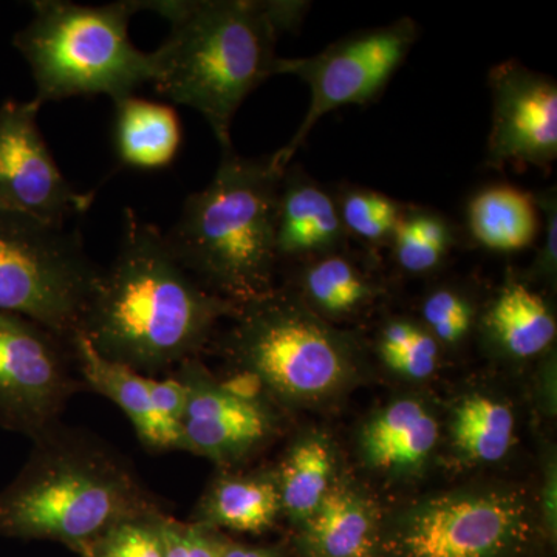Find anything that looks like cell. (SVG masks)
<instances>
[{"label":"cell","instance_id":"cell-20","mask_svg":"<svg viewBox=\"0 0 557 557\" xmlns=\"http://www.w3.org/2000/svg\"><path fill=\"white\" fill-rule=\"evenodd\" d=\"M468 226L474 240L491 251H522L541 234V211L534 196L525 190L487 186L469 201Z\"/></svg>","mask_w":557,"mask_h":557},{"label":"cell","instance_id":"cell-30","mask_svg":"<svg viewBox=\"0 0 557 557\" xmlns=\"http://www.w3.org/2000/svg\"><path fill=\"white\" fill-rule=\"evenodd\" d=\"M440 346L426 329L420 327L408 347L381 354L387 368L412 380H423L437 370Z\"/></svg>","mask_w":557,"mask_h":557},{"label":"cell","instance_id":"cell-26","mask_svg":"<svg viewBox=\"0 0 557 557\" xmlns=\"http://www.w3.org/2000/svg\"><path fill=\"white\" fill-rule=\"evenodd\" d=\"M335 200L350 239L373 247L391 244L405 205L376 190L358 186H344Z\"/></svg>","mask_w":557,"mask_h":557},{"label":"cell","instance_id":"cell-21","mask_svg":"<svg viewBox=\"0 0 557 557\" xmlns=\"http://www.w3.org/2000/svg\"><path fill=\"white\" fill-rule=\"evenodd\" d=\"M491 339L515 358H531L556 339V318L541 295L519 281H508L485 313Z\"/></svg>","mask_w":557,"mask_h":557},{"label":"cell","instance_id":"cell-22","mask_svg":"<svg viewBox=\"0 0 557 557\" xmlns=\"http://www.w3.org/2000/svg\"><path fill=\"white\" fill-rule=\"evenodd\" d=\"M299 271V295L296 298L325 318L354 317L379 295L375 284L344 251L330 252L304 260Z\"/></svg>","mask_w":557,"mask_h":557},{"label":"cell","instance_id":"cell-12","mask_svg":"<svg viewBox=\"0 0 557 557\" xmlns=\"http://www.w3.org/2000/svg\"><path fill=\"white\" fill-rule=\"evenodd\" d=\"M174 376L188 392L180 423L182 450L231 465L249 456L273 434L274 418L251 381L219 383L197 358L178 366Z\"/></svg>","mask_w":557,"mask_h":557},{"label":"cell","instance_id":"cell-24","mask_svg":"<svg viewBox=\"0 0 557 557\" xmlns=\"http://www.w3.org/2000/svg\"><path fill=\"white\" fill-rule=\"evenodd\" d=\"M515 424V416L504 403L485 395H469L454 417V442L469 460L493 463L511 448Z\"/></svg>","mask_w":557,"mask_h":557},{"label":"cell","instance_id":"cell-23","mask_svg":"<svg viewBox=\"0 0 557 557\" xmlns=\"http://www.w3.org/2000/svg\"><path fill=\"white\" fill-rule=\"evenodd\" d=\"M333 454L324 440H300L289 450L276 479L282 512L302 525L322 504L330 491Z\"/></svg>","mask_w":557,"mask_h":557},{"label":"cell","instance_id":"cell-10","mask_svg":"<svg viewBox=\"0 0 557 557\" xmlns=\"http://www.w3.org/2000/svg\"><path fill=\"white\" fill-rule=\"evenodd\" d=\"M72 362L69 343L0 311V428L33 440L57 426L79 387Z\"/></svg>","mask_w":557,"mask_h":557},{"label":"cell","instance_id":"cell-16","mask_svg":"<svg viewBox=\"0 0 557 557\" xmlns=\"http://www.w3.org/2000/svg\"><path fill=\"white\" fill-rule=\"evenodd\" d=\"M298 536L306 557H376L381 528L372 508L354 491L330 487Z\"/></svg>","mask_w":557,"mask_h":557},{"label":"cell","instance_id":"cell-9","mask_svg":"<svg viewBox=\"0 0 557 557\" xmlns=\"http://www.w3.org/2000/svg\"><path fill=\"white\" fill-rule=\"evenodd\" d=\"M418 38L417 22L401 17L384 27L341 39L313 57L277 58L274 76L293 75L302 79L310 89V104L293 138L271 156L274 166L278 171L287 170L322 116L344 106L375 101Z\"/></svg>","mask_w":557,"mask_h":557},{"label":"cell","instance_id":"cell-19","mask_svg":"<svg viewBox=\"0 0 557 557\" xmlns=\"http://www.w3.org/2000/svg\"><path fill=\"white\" fill-rule=\"evenodd\" d=\"M276 479L270 475H222L197 505L194 523L211 530L259 534L281 515Z\"/></svg>","mask_w":557,"mask_h":557},{"label":"cell","instance_id":"cell-33","mask_svg":"<svg viewBox=\"0 0 557 557\" xmlns=\"http://www.w3.org/2000/svg\"><path fill=\"white\" fill-rule=\"evenodd\" d=\"M544 523L547 528L549 541L556 544L557 518H556V465H549L547 480L544 486Z\"/></svg>","mask_w":557,"mask_h":557},{"label":"cell","instance_id":"cell-14","mask_svg":"<svg viewBox=\"0 0 557 557\" xmlns=\"http://www.w3.org/2000/svg\"><path fill=\"white\" fill-rule=\"evenodd\" d=\"M348 237L335 196L300 166H287L278 186L277 262H304L347 249Z\"/></svg>","mask_w":557,"mask_h":557},{"label":"cell","instance_id":"cell-4","mask_svg":"<svg viewBox=\"0 0 557 557\" xmlns=\"http://www.w3.org/2000/svg\"><path fill=\"white\" fill-rule=\"evenodd\" d=\"M278 171L271 156L222 150L211 183L190 194L166 236L172 255L219 298L242 307L273 292Z\"/></svg>","mask_w":557,"mask_h":557},{"label":"cell","instance_id":"cell-25","mask_svg":"<svg viewBox=\"0 0 557 557\" xmlns=\"http://www.w3.org/2000/svg\"><path fill=\"white\" fill-rule=\"evenodd\" d=\"M399 269L409 274L437 270L457 244L453 223L437 212L405 207L391 239Z\"/></svg>","mask_w":557,"mask_h":557},{"label":"cell","instance_id":"cell-29","mask_svg":"<svg viewBox=\"0 0 557 557\" xmlns=\"http://www.w3.org/2000/svg\"><path fill=\"white\" fill-rule=\"evenodd\" d=\"M164 557H220L223 537L199 523H183L163 515L160 519Z\"/></svg>","mask_w":557,"mask_h":557},{"label":"cell","instance_id":"cell-18","mask_svg":"<svg viewBox=\"0 0 557 557\" xmlns=\"http://www.w3.org/2000/svg\"><path fill=\"white\" fill-rule=\"evenodd\" d=\"M115 104V150L124 166L166 170L182 146V123L168 104L132 97Z\"/></svg>","mask_w":557,"mask_h":557},{"label":"cell","instance_id":"cell-31","mask_svg":"<svg viewBox=\"0 0 557 557\" xmlns=\"http://www.w3.org/2000/svg\"><path fill=\"white\" fill-rule=\"evenodd\" d=\"M542 219V245L534 271L548 281L556 277L557 270V194L556 186L534 196Z\"/></svg>","mask_w":557,"mask_h":557},{"label":"cell","instance_id":"cell-17","mask_svg":"<svg viewBox=\"0 0 557 557\" xmlns=\"http://www.w3.org/2000/svg\"><path fill=\"white\" fill-rule=\"evenodd\" d=\"M437 440L435 417L416 399H399L369 421L362 431V454L381 471H412L431 456Z\"/></svg>","mask_w":557,"mask_h":557},{"label":"cell","instance_id":"cell-2","mask_svg":"<svg viewBox=\"0 0 557 557\" xmlns=\"http://www.w3.org/2000/svg\"><path fill=\"white\" fill-rule=\"evenodd\" d=\"M170 22L150 53L152 83L175 104L199 112L222 150L233 148L237 110L274 76L277 40L299 30L309 2L289 0H160L139 2Z\"/></svg>","mask_w":557,"mask_h":557},{"label":"cell","instance_id":"cell-32","mask_svg":"<svg viewBox=\"0 0 557 557\" xmlns=\"http://www.w3.org/2000/svg\"><path fill=\"white\" fill-rule=\"evenodd\" d=\"M149 388L153 406L159 410L160 416L180 428L182 418L185 416L186 401H188V392L182 381L174 375L164 380L149 376Z\"/></svg>","mask_w":557,"mask_h":557},{"label":"cell","instance_id":"cell-6","mask_svg":"<svg viewBox=\"0 0 557 557\" xmlns=\"http://www.w3.org/2000/svg\"><path fill=\"white\" fill-rule=\"evenodd\" d=\"M225 338L240 375L285 401L327 397L351 372L346 336L307 309L295 293L271 292L245 304Z\"/></svg>","mask_w":557,"mask_h":557},{"label":"cell","instance_id":"cell-7","mask_svg":"<svg viewBox=\"0 0 557 557\" xmlns=\"http://www.w3.org/2000/svg\"><path fill=\"white\" fill-rule=\"evenodd\" d=\"M79 230L0 211V311L72 343L101 276Z\"/></svg>","mask_w":557,"mask_h":557},{"label":"cell","instance_id":"cell-27","mask_svg":"<svg viewBox=\"0 0 557 557\" xmlns=\"http://www.w3.org/2000/svg\"><path fill=\"white\" fill-rule=\"evenodd\" d=\"M163 511L121 520L81 549L83 557H164L160 519Z\"/></svg>","mask_w":557,"mask_h":557},{"label":"cell","instance_id":"cell-3","mask_svg":"<svg viewBox=\"0 0 557 557\" xmlns=\"http://www.w3.org/2000/svg\"><path fill=\"white\" fill-rule=\"evenodd\" d=\"M27 463L0 491V534L76 552L121 520L161 511L129 461L100 438L60 424L33 438Z\"/></svg>","mask_w":557,"mask_h":557},{"label":"cell","instance_id":"cell-8","mask_svg":"<svg viewBox=\"0 0 557 557\" xmlns=\"http://www.w3.org/2000/svg\"><path fill=\"white\" fill-rule=\"evenodd\" d=\"M531 541L525 498L465 491L429 498L381 528L376 557H520Z\"/></svg>","mask_w":557,"mask_h":557},{"label":"cell","instance_id":"cell-11","mask_svg":"<svg viewBox=\"0 0 557 557\" xmlns=\"http://www.w3.org/2000/svg\"><path fill=\"white\" fill-rule=\"evenodd\" d=\"M39 106H0V211L54 225L89 211L94 194L81 193L62 174L38 126Z\"/></svg>","mask_w":557,"mask_h":557},{"label":"cell","instance_id":"cell-5","mask_svg":"<svg viewBox=\"0 0 557 557\" xmlns=\"http://www.w3.org/2000/svg\"><path fill=\"white\" fill-rule=\"evenodd\" d=\"M33 17L13 44L30 65L42 108L51 101L106 95L113 102L152 83V57L137 49L129 22L139 0L90 7L69 0H38Z\"/></svg>","mask_w":557,"mask_h":557},{"label":"cell","instance_id":"cell-13","mask_svg":"<svg viewBox=\"0 0 557 557\" xmlns=\"http://www.w3.org/2000/svg\"><path fill=\"white\" fill-rule=\"evenodd\" d=\"M493 123L486 163L548 170L557 159L556 81L509 60L490 70Z\"/></svg>","mask_w":557,"mask_h":557},{"label":"cell","instance_id":"cell-1","mask_svg":"<svg viewBox=\"0 0 557 557\" xmlns=\"http://www.w3.org/2000/svg\"><path fill=\"white\" fill-rule=\"evenodd\" d=\"M239 309L201 287L163 231L126 208L119 251L101 271L78 335L101 357L156 376L196 358L219 319Z\"/></svg>","mask_w":557,"mask_h":557},{"label":"cell","instance_id":"cell-15","mask_svg":"<svg viewBox=\"0 0 557 557\" xmlns=\"http://www.w3.org/2000/svg\"><path fill=\"white\" fill-rule=\"evenodd\" d=\"M70 347L81 379L123 410L146 449L182 450V431L164 420L153 406L149 376L101 357L84 336L76 335Z\"/></svg>","mask_w":557,"mask_h":557},{"label":"cell","instance_id":"cell-28","mask_svg":"<svg viewBox=\"0 0 557 557\" xmlns=\"http://www.w3.org/2000/svg\"><path fill=\"white\" fill-rule=\"evenodd\" d=\"M421 314L437 343L454 346L467 338L474 321V307L456 289L437 288L424 299Z\"/></svg>","mask_w":557,"mask_h":557}]
</instances>
